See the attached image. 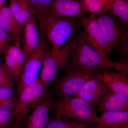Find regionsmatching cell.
<instances>
[{"mask_svg": "<svg viewBox=\"0 0 128 128\" xmlns=\"http://www.w3.org/2000/svg\"><path fill=\"white\" fill-rule=\"evenodd\" d=\"M34 11L40 35L50 44L51 51L64 46L81 26L80 18H63L44 9Z\"/></svg>", "mask_w": 128, "mask_h": 128, "instance_id": "cell-1", "label": "cell"}, {"mask_svg": "<svg viewBox=\"0 0 128 128\" xmlns=\"http://www.w3.org/2000/svg\"><path fill=\"white\" fill-rule=\"evenodd\" d=\"M16 96L5 99L0 102V108L13 110L16 103Z\"/></svg>", "mask_w": 128, "mask_h": 128, "instance_id": "cell-30", "label": "cell"}, {"mask_svg": "<svg viewBox=\"0 0 128 128\" xmlns=\"http://www.w3.org/2000/svg\"><path fill=\"white\" fill-rule=\"evenodd\" d=\"M52 108L56 111L58 116H64L86 122H96L98 119L96 109L84 98L70 96L54 100Z\"/></svg>", "mask_w": 128, "mask_h": 128, "instance_id": "cell-5", "label": "cell"}, {"mask_svg": "<svg viewBox=\"0 0 128 128\" xmlns=\"http://www.w3.org/2000/svg\"><path fill=\"white\" fill-rule=\"evenodd\" d=\"M55 89L47 90L26 119L22 128H45L48 122L49 112L57 96Z\"/></svg>", "mask_w": 128, "mask_h": 128, "instance_id": "cell-10", "label": "cell"}, {"mask_svg": "<svg viewBox=\"0 0 128 128\" xmlns=\"http://www.w3.org/2000/svg\"><path fill=\"white\" fill-rule=\"evenodd\" d=\"M50 50L46 40L40 36L38 49L27 58L20 76L16 82V96H18L24 88L39 79L44 59Z\"/></svg>", "mask_w": 128, "mask_h": 128, "instance_id": "cell-7", "label": "cell"}, {"mask_svg": "<svg viewBox=\"0 0 128 128\" xmlns=\"http://www.w3.org/2000/svg\"><path fill=\"white\" fill-rule=\"evenodd\" d=\"M88 12L98 15L111 10L114 0H81Z\"/></svg>", "mask_w": 128, "mask_h": 128, "instance_id": "cell-19", "label": "cell"}, {"mask_svg": "<svg viewBox=\"0 0 128 128\" xmlns=\"http://www.w3.org/2000/svg\"><path fill=\"white\" fill-rule=\"evenodd\" d=\"M40 42V35L35 15L28 22L23 28L22 48L27 58L38 49Z\"/></svg>", "mask_w": 128, "mask_h": 128, "instance_id": "cell-14", "label": "cell"}, {"mask_svg": "<svg viewBox=\"0 0 128 128\" xmlns=\"http://www.w3.org/2000/svg\"><path fill=\"white\" fill-rule=\"evenodd\" d=\"M91 128H102V127H101V126H97V127H95V128H94V127H92Z\"/></svg>", "mask_w": 128, "mask_h": 128, "instance_id": "cell-33", "label": "cell"}, {"mask_svg": "<svg viewBox=\"0 0 128 128\" xmlns=\"http://www.w3.org/2000/svg\"><path fill=\"white\" fill-rule=\"evenodd\" d=\"M95 16L111 51L118 50L121 57H127L128 32L127 27L118 20L111 11Z\"/></svg>", "mask_w": 128, "mask_h": 128, "instance_id": "cell-4", "label": "cell"}, {"mask_svg": "<svg viewBox=\"0 0 128 128\" xmlns=\"http://www.w3.org/2000/svg\"><path fill=\"white\" fill-rule=\"evenodd\" d=\"M16 96L14 86H0V102L5 99Z\"/></svg>", "mask_w": 128, "mask_h": 128, "instance_id": "cell-28", "label": "cell"}, {"mask_svg": "<svg viewBox=\"0 0 128 128\" xmlns=\"http://www.w3.org/2000/svg\"><path fill=\"white\" fill-rule=\"evenodd\" d=\"M82 36L88 42L101 54L109 58L112 51L95 15L90 14L80 18Z\"/></svg>", "mask_w": 128, "mask_h": 128, "instance_id": "cell-9", "label": "cell"}, {"mask_svg": "<svg viewBox=\"0 0 128 128\" xmlns=\"http://www.w3.org/2000/svg\"><path fill=\"white\" fill-rule=\"evenodd\" d=\"M47 88L38 79L24 88L16 96L13 109L14 126L19 124L32 111L46 93Z\"/></svg>", "mask_w": 128, "mask_h": 128, "instance_id": "cell-6", "label": "cell"}, {"mask_svg": "<svg viewBox=\"0 0 128 128\" xmlns=\"http://www.w3.org/2000/svg\"><path fill=\"white\" fill-rule=\"evenodd\" d=\"M7 1V0H0V9L6 6L5 4Z\"/></svg>", "mask_w": 128, "mask_h": 128, "instance_id": "cell-32", "label": "cell"}, {"mask_svg": "<svg viewBox=\"0 0 128 128\" xmlns=\"http://www.w3.org/2000/svg\"><path fill=\"white\" fill-rule=\"evenodd\" d=\"M9 6L14 18L21 28H23L27 22L23 16L18 1L17 0H9Z\"/></svg>", "mask_w": 128, "mask_h": 128, "instance_id": "cell-22", "label": "cell"}, {"mask_svg": "<svg viewBox=\"0 0 128 128\" xmlns=\"http://www.w3.org/2000/svg\"><path fill=\"white\" fill-rule=\"evenodd\" d=\"M43 9L50 14L65 18L80 19L88 12L80 0H53Z\"/></svg>", "mask_w": 128, "mask_h": 128, "instance_id": "cell-11", "label": "cell"}, {"mask_svg": "<svg viewBox=\"0 0 128 128\" xmlns=\"http://www.w3.org/2000/svg\"><path fill=\"white\" fill-rule=\"evenodd\" d=\"M13 80L10 73L0 57V86H14Z\"/></svg>", "mask_w": 128, "mask_h": 128, "instance_id": "cell-24", "label": "cell"}, {"mask_svg": "<svg viewBox=\"0 0 128 128\" xmlns=\"http://www.w3.org/2000/svg\"><path fill=\"white\" fill-rule=\"evenodd\" d=\"M112 66L119 72L128 74V60L127 57H121L116 62H112Z\"/></svg>", "mask_w": 128, "mask_h": 128, "instance_id": "cell-27", "label": "cell"}, {"mask_svg": "<svg viewBox=\"0 0 128 128\" xmlns=\"http://www.w3.org/2000/svg\"><path fill=\"white\" fill-rule=\"evenodd\" d=\"M112 64L109 58L102 55L85 40L80 32L66 68L95 71L110 70Z\"/></svg>", "mask_w": 128, "mask_h": 128, "instance_id": "cell-2", "label": "cell"}, {"mask_svg": "<svg viewBox=\"0 0 128 128\" xmlns=\"http://www.w3.org/2000/svg\"><path fill=\"white\" fill-rule=\"evenodd\" d=\"M20 5L23 16L27 22L34 16V9L26 0H17Z\"/></svg>", "mask_w": 128, "mask_h": 128, "instance_id": "cell-25", "label": "cell"}, {"mask_svg": "<svg viewBox=\"0 0 128 128\" xmlns=\"http://www.w3.org/2000/svg\"><path fill=\"white\" fill-rule=\"evenodd\" d=\"M12 37L0 28V54H3L7 48L12 45Z\"/></svg>", "mask_w": 128, "mask_h": 128, "instance_id": "cell-26", "label": "cell"}, {"mask_svg": "<svg viewBox=\"0 0 128 128\" xmlns=\"http://www.w3.org/2000/svg\"><path fill=\"white\" fill-rule=\"evenodd\" d=\"M102 79V70H95L76 96L84 98L94 107L109 90Z\"/></svg>", "mask_w": 128, "mask_h": 128, "instance_id": "cell-12", "label": "cell"}, {"mask_svg": "<svg viewBox=\"0 0 128 128\" xmlns=\"http://www.w3.org/2000/svg\"><path fill=\"white\" fill-rule=\"evenodd\" d=\"M94 71L74 68H66L64 76L58 78L54 83L57 95L60 98L76 95Z\"/></svg>", "mask_w": 128, "mask_h": 128, "instance_id": "cell-8", "label": "cell"}, {"mask_svg": "<svg viewBox=\"0 0 128 128\" xmlns=\"http://www.w3.org/2000/svg\"><path fill=\"white\" fill-rule=\"evenodd\" d=\"M0 28L11 36L14 44L21 45L23 28L14 18L9 6L0 9Z\"/></svg>", "mask_w": 128, "mask_h": 128, "instance_id": "cell-15", "label": "cell"}, {"mask_svg": "<svg viewBox=\"0 0 128 128\" xmlns=\"http://www.w3.org/2000/svg\"><path fill=\"white\" fill-rule=\"evenodd\" d=\"M25 119H24L19 124L16 126H14L12 128H22L25 123Z\"/></svg>", "mask_w": 128, "mask_h": 128, "instance_id": "cell-31", "label": "cell"}, {"mask_svg": "<svg viewBox=\"0 0 128 128\" xmlns=\"http://www.w3.org/2000/svg\"><path fill=\"white\" fill-rule=\"evenodd\" d=\"M77 36H72L68 41L59 49L50 50L44 59L39 80L46 87L54 83L58 74L66 68L75 48Z\"/></svg>", "mask_w": 128, "mask_h": 128, "instance_id": "cell-3", "label": "cell"}, {"mask_svg": "<svg viewBox=\"0 0 128 128\" xmlns=\"http://www.w3.org/2000/svg\"><path fill=\"white\" fill-rule=\"evenodd\" d=\"M110 11L128 28V0H114Z\"/></svg>", "mask_w": 128, "mask_h": 128, "instance_id": "cell-20", "label": "cell"}, {"mask_svg": "<svg viewBox=\"0 0 128 128\" xmlns=\"http://www.w3.org/2000/svg\"><path fill=\"white\" fill-rule=\"evenodd\" d=\"M93 126L89 123L58 119H50L45 128H91Z\"/></svg>", "mask_w": 128, "mask_h": 128, "instance_id": "cell-21", "label": "cell"}, {"mask_svg": "<svg viewBox=\"0 0 128 128\" xmlns=\"http://www.w3.org/2000/svg\"><path fill=\"white\" fill-rule=\"evenodd\" d=\"M98 112L128 111V97L110 89L102 96L97 106Z\"/></svg>", "mask_w": 128, "mask_h": 128, "instance_id": "cell-16", "label": "cell"}, {"mask_svg": "<svg viewBox=\"0 0 128 128\" xmlns=\"http://www.w3.org/2000/svg\"><path fill=\"white\" fill-rule=\"evenodd\" d=\"M96 123L104 128H128V111L102 113Z\"/></svg>", "mask_w": 128, "mask_h": 128, "instance_id": "cell-18", "label": "cell"}, {"mask_svg": "<svg viewBox=\"0 0 128 128\" xmlns=\"http://www.w3.org/2000/svg\"><path fill=\"white\" fill-rule=\"evenodd\" d=\"M34 9L42 10L50 4L53 0H26Z\"/></svg>", "mask_w": 128, "mask_h": 128, "instance_id": "cell-29", "label": "cell"}, {"mask_svg": "<svg viewBox=\"0 0 128 128\" xmlns=\"http://www.w3.org/2000/svg\"><path fill=\"white\" fill-rule=\"evenodd\" d=\"M4 64L11 74L13 80L17 82L20 76L26 60L22 46L14 44L5 50Z\"/></svg>", "mask_w": 128, "mask_h": 128, "instance_id": "cell-13", "label": "cell"}, {"mask_svg": "<svg viewBox=\"0 0 128 128\" xmlns=\"http://www.w3.org/2000/svg\"><path fill=\"white\" fill-rule=\"evenodd\" d=\"M14 122L13 110L0 108V128H12Z\"/></svg>", "mask_w": 128, "mask_h": 128, "instance_id": "cell-23", "label": "cell"}, {"mask_svg": "<svg viewBox=\"0 0 128 128\" xmlns=\"http://www.w3.org/2000/svg\"></svg>", "mask_w": 128, "mask_h": 128, "instance_id": "cell-34", "label": "cell"}, {"mask_svg": "<svg viewBox=\"0 0 128 128\" xmlns=\"http://www.w3.org/2000/svg\"><path fill=\"white\" fill-rule=\"evenodd\" d=\"M102 79L108 89L128 97V74L109 70H102Z\"/></svg>", "mask_w": 128, "mask_h": 128, "instance_id": "cell-17", "label": "cell"}]
</instances>
